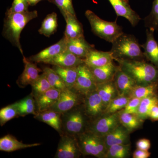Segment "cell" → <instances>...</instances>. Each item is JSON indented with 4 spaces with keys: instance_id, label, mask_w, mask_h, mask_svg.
<instances>
[{
    "instance_id": "277c9868",
    "label": "cell",
    "mask_w": 158,
    "mask_h": 158,
    "mask_svg": "<svg viewBox=\"0 0 158 158\" xmlns=\"http://www.w3.org/2000/svg\"><path fill=\"white\" fill-rule=\"evenodd\" d=\"M85 15L89 21L94 34L108 42L112 43L123 34L122 28L117 24L116 21L104 20L91 10H87Z\"/></svg>"
},
{
    "instance_id": "7c38bea8",
    "label": "cell",
    "mask_w": 158,
    "mask_h": 158,
    "mask_svg": "<svg viewBox=\"0 0 158 158\" xmlns=\"http://www.w3.org/2000/svg\"><path fill=\"white\" fill-rule=\"evenodd\" d=\"M85 96V114L89 117L97 118L104 114V106L96 90Z\"/></svg>"
},
{
    "instance_id": "5b68a950",
    "label": "cell",
    "mask_w": 158,
    "mask_h": 158,
    "mask_svg": "<svg viewBox=\"0 0 158 158\" xmlns=\"http://www.w3.org/2000/svg\"><path fill=\"white\" fill-rule=\"evenodd\" d=\"M77 140L82 154L106 158L108 149L103 137L88 131L77 135Z\"/></svg>"
},
{
    "instance_id": "d6986e66",
    "label": "cell",
    "mask_w": 158,
    "mask_h": 158,
    "mask_svg": "<svg viewBox=\"0 0 158 158\" xmlns=\"http://www.w3.org/2000/svg\"><path fill=\"white\" fill-rule=\"evenodd\" d=\"M155 31L149 29L146 30V41L141 45L144 49L145 59L158 67V44L155 39Z\"/></svg>"
},
{
    "instance_id": "52a82bcc",
    "label": "cell",
    "mask_w": 158,
    "mask_h": 158,
    "mask_svg": "<svg viewBox=\"0 0 158 158\" xmlns=\"http://www.w3.org/2000/svg\"><path fill=\"white\" fill-rule=\"evenodd\" d=\"M120 124L119 112L111 114H103L95 119L88 131L96 135L103 137Z\"/></svg>"
},
{
    "instance_id": "44dd1931",
    "label": "cell",
    "mask_w": 158,
    "mask_h": 158,
    "mask_svg": "<svg viewBox=\"0 0 158 158\" xmlns=\"http://www.w3.org/2000/svg\"><path fill=\"white\" fill-rule=\"evenodd\" d=\"M61 91L56 88H51L35 98L37 113L49 110L59 99Z\"/></svg>"
},
{
    "instance_id": "f35d334b",
    "label": "cell",
    "mask_w": 158,
    "mask_h": 158,
    "mask_svg": "<svg viewBox=\"0 0 158 158\" xmlns=\"http://www.w3.org/2000/svg\"><path fill=\"white\" fill-rule=\"evenodd\" d=\"M52 3L57 6L64 18L68 14L76 15L72 0H52Z\"/></svg>"
},
{
    "instance_id": "836d02e7",
    "label": "cell",
    "mask_w": 158,
    "mask_h": 158,
    "mask_svg": "<svg viewBox=\"0 0 158 158\" xmlns=\"http://www.w3.org/2000/svg\"><path fill=\"white\" fill-rule=\"evenodd\" d=\"M131 99L130 97L118 95L110 102L104 114H111L121 111L124 109Z\"/></svg>"
},
{
    "instance_id": "3957f363",
    "label": "cell",
    "mask_w": 158,
    "mask_h": 158,
    "mask_svg": "<svg viewBox=\"0 0 158 158\" xmlns=\"http://www.w3.org/2000/svg\"><path fill=\"white\" fill-rule=\"evenodd\" d=\"M110 50L113 59L144 60V52L141 46L134 35L123 33L112 43Z\"/></svg>"
},
{
    "instance_id": "5bb4252c",
    "label": "cell",
    "mask_w": 158,
    "mask_h": 158,
    "mask_svg": "<svg viewBox=\"0 0 158 158\" xmlns=\"http://www.w3.org/2000/svg\"><path fill=\"white\" fill-rule=\"evenodd\" d=\"M117 16L125 18L133 27L141 20L139 15L131 8L128 0H109Z\"/></svg>"
},
{
    "instance_id": "74e56055",
    "label": "cell",
    "mask_w": 158,
    "mask_h": 158,
    "mask_svg": "<svg viewBox=\"0 0 158 158\" xmlns=\"http://www.w3.org/2000/svg\"><path fill=\"white\" fill-rule=\"evenodd\" d=\"M19 116L17 108L14 103L2 108L0 110V124L3 126L7 122Z\"/></svg>"
},
{
    "instance_id": "4316f807",
    "label": "cell",
    "mask_w": 158,
    "mask_h": 158,
    "mask_svg": "<svg viewBox=\"0 0 158 158\" xmlns=\"http://www.w3.org/2000/svg\"><path fill=\"white\" fill-rule=\"evenodd\" d=\"M52 68L61 77L66 88H73L77 77V67H62L53 65Z\"/></svg>"
},
{
    "instance_id": "60d3db41",
    "label": "cell",
    "mask_w": 158,
    "mask_h": 158,
    "mask_svg": "<svg viewBox=\"0 0 158 158\" xmlns=\"http://www.w3.org/2000/svg\"><path fill=\"white\" fill-rule=\"evenodd\" d=\"M141 100L137 98H132L123 111L126 113L137 115Z\"/></svg>"
},
{
    "instance_id": "ab89813d",
    "label": "cell",
    "mask_w": 158,
    "mask_h": 158,
    "mask_svg": "<svg viewBox=\"0 0 158 158\" xmlns=\"http://www.w3.org/2000/svg\"><path fill=\"white\" fill-rule=\"evenodd\" d=\"M29 5L27 0H13L12 5L7 11L10 13H22L28 11Z\"/></svg>"
},
{
    "instance_id": "cb8c5ba5",
    "label": "cell",
    "mask_w": 158,
    "mask_h": 158,
    "mask_svg": "<svg viewBox=\"0 0 158 158\" xmlns=\"http://www.w3.org/2000/svg\"><path fill=\"white\" fill-rule=\"evenodd\" d=\"M64 19L66 22L64 33L65 39H74L84 36L83 25L77 19L76 15L68 14Z\"/></svg>"
},
{
    "instance_id": "1f68e13d",
    "label": "cell",
    "mask_w": 158,
    "mask_h": 158,
    "mask_svg": "<svg viewBox=\"0 0 158 158\" xmlns=\"http://www.w3.org/2000/svg\"><path fill=\"white\" fill-rule=\"evenodd\" d=\"M158 81L145 85H137L133 89L130 97L142 99L157 94Z\"/></svg>"
},
{
    "instance_id": "4dcf8cb0",
    "label": "cell",
    "mask_w": 158,
    "mask_h": 158,
    "mask_svg": "<svg viewBox=\"0 0 158 158\" xmlns=\"http://www.w3.org/2000/svg\"><path fill=\"white\" fill-rule=\"evenodd\" d=\"M158 105V95L154 94L141 100L137 116L142 121L149 118L150 113L153 107Z\"/></svg>"
},
{
    "instance_id": "2e32d148",
    "label": "cell",
    "mask_w": 158,
    "mask_h": 158,
    "mask_svg": "<svg viewBox=\"0 0 158 158\" xmlns=\"http://www.w3.org/2000/svg\"><path fill=\"white\" fill-rule=\"evenodd\" d=\"M94 49H95L94 45L87 42L84 36L74 39L66 40L65 51L70 52L79 58L85 59L88 53Z\"/></svg>"
},
{
    "instance_id": "603a6c76",
    "label": "cell",
    "mask_w": 158,
    "mask_h": 158,
    "mask_svg": "<svg viewBox=\"0 0 158 158\" xmlns=\"http://www.w3.org/2000/svg\"><path fill=\"white\" fill-rule=\"evenodd\" d=\"M62 114L53 110H48L37 113L34 118L48 125L61 134L62 128Z\"/></svg>"
},
{
    "instance_id": "9c48e42d",
    "label": "cell",
    "mask_w": 158,
    "mask_h": 158,
    "mask_svg": "<svg viewBox=\"0 0 158 158\" xmlns=\"http://www.w3.org/2000/svg\"><path fill=\"white\" fill-rule=\"evenodd\" d=\"M55 158H77L82 154L77 138L73 135H62Z\"/></svg>"
},
{
    "instance_id": "7a4b0ae2",
    "label": "cell",
    "mask_w": 158,
    "mask_h": 158,
    "mask_svg": "<svg viewBox=\"0 0 158 158\" xmlns=\"http://www.w3.org/2000/svg\"><path fill=\"white\" fill-rule=\"evenodd\" d=\"M122 70L134 79L138 85H149L158 81V67L145 60H115Z\"/></svg>"
},
{
    "instance_id": "8fae6325",
    "label": "cell",
    "mask_w": 158,
    "mask_h": 158,
    "mask_svg": "<svg viewBox=\"0 0 158 158\" xmlns=\"http://www.w3.org/2000/svg\"><path fill=\"white\" fill-rule=\"evenodd\" d=\"M66 39L64 36L56 43L27 59L29 61L33 62L44 63L46 61L54 58L58 54L66 50Z\"/></svg>"
},
{
    "instance_id": "d6a6232c",
    "label": "cell",
    "mask_w": 158,
    "mask_h": 158,
    "mask_svg": "<svg viewBox=\"0 0 158 158\" xmlns=\"http://www.w3.org/2000/svg\"><path fill=\"white\" fill-rule=\"evenodd\" d=\"M130 151V144H115L112 145L108 148L106 158L129 157Z\"/></svg>"
},
{
    "instance_id": "83f0119b",
    "label": "cell",
    "mask_w": 158,
    "mask_h": 158,
    "mask_svg": "<svg viewBox=\"0 0 158 158\" xmlns=\"http://www.w3.org/2000/svg\"><path fill=\"white\" fill-rule=\"evenodd\" d=\"M14 104L19 116H24L29 114L36 115L37 114L36 100L32 93Z\"/></svg>"
},
{
    "instance_id": "8992f818",
    "label": "cell",
    "mask_w": 158,
    "mask_h": 158,
    "mask_svg": "<svg viewBox=\"0 0 158 158\" xmlns=\"http://www.w3.org/2000/svg\"><path fill=\"white\" fill-rule=\"evenodd\" d=\"M78 75L73 90L85 95L96 90L97 84L90 68L85 63L77 66Z\"/></svg>"
},
{
    "instance_id": "f1b7e54d",
    "label": "cell",
    "mask_w": 158,
    "mask_h": 158,
    "mask_svg": "<svg viewBox=\"0 0 158 158\" xmlns=\"http://www.w3.org/2000/svg\"><path fill=\"white\" fill-rule=\"evenodd\" d=\"M58 26L57 15L56 12H52L48 15L43 21L38 32L45 37H50L56 33Z\"/></svg>"
},
{
    "instance_id": "e0dca14e",
    "label": "cell",
    "mask_w": 158,
    "mask_h": 158,
    "mask_svg": "<svg viewBox=\"0 0 158 158\" xmlns=\"http://www.w3.org/2000/svg\"><path fill=\"white\" fill-rule=\"evenodd\" d=\"M85 63L84 59L79 58L70 52L65 51L58 54L44 63L62 67H77Z\"/></svg>"
},
{
    "instance_id": "7402d4cb",
    "label": "cell",
    "mask_w": 158,
    "mask_h": 158,
    "mask_svg": "<svg viewBox=\"0 0 158 158\" xmlns=\"http://www.w3.org/2000/svg\"><path fill=\"white\" fill-rule=\"evenodd\" d=\"M118 68V65L116 66L113 62L102 67H89L97 84L113 80Z\"/></svg>"
},
{
    "instance_id": "6da1fadb",
    "label": "cell",
    "mask_w": 158,
    "mask_h": 158,
    "mask_svg": "<svg viewBox=\"0 0 158 158\" xmlns=\"http://www.w3.org/2000/svg\"><path fill=\"white\" fill-rule=\"evenodd\" d=\"M38 16L37 10L22 13H10L6 11L2 31L3 37L19 50L23 56L20 38L22 31L31 21Z\"/></svg>"
},
{
    "instance_id": "e575fe53",
    "label": "cell",
    "mask_w": 158,
    "mask_h": 158,
    "mask_svg": "<svg viewBox=\"0 0 158 158\" xmlns=\"http://www.w3.org/2000/svg\"><path fill=\"white\" fill-rule=\"evenodd\" d=\"M31 86L32 89L31 93L35 98L44 93L47 90L52 88L43 73L40 75L39 77Z\"/></svg>"
},
{
    "instance_id": "9a60e30c",
    "label": "cell",
    "mask_w": 158,
    "mask_h": 158,
    "mask_svg": "<svg viewBox=\"0 0 158 158\" xmlns=\"http://www.w3.org/2000/svg\"><path fill=\"white\" fill-rule=\"evenodd\" d=\"M23 62L24 63V69L17 81L18 85L22 88L32 85L39 77V73L42 71L33 62L29 61L24 56Z\"/></svg>"
},
{
    "instance_id": "b9f144b4",
    "label": "cell",
    "mask_w": 158,
    "mask_h": 158,
    "mask_svg": "<svg viewBox=\"0 0 158 158\" xmlns=\"http://www.w3.org/2000/svg\"><path fill=\"white\" fill-rule=\"evenodd\" d=\"M136 146L137 149L148 151L151 147L150 141L146 138L139 139L136 143Z\"/></svg>"
},
{
    "instance_id": "d590c367",
    "label": "cell",
    "mask_w": 158,
    "mask_h": 158,
    "mask_svg": "<svg viewBox=\"0 0 158 158\" xmlns=\"http://www.w3.org/2000/svg\"><path fill=\"white\" fill-rule=\"evenodd\" d=\"M43 73L45 74L52 88L61 90L67 88L61 77L52 68L44 67L43 69Z\"/></svg>"
},
{
    "instance_id": "ffe728a7",
    "label": "cell",
    "mask_w": 158,
    "mask_h": 158,
    "mask_svg": "<svg viewBox=\"0 0 158 158\" xmlns=\"http://www.w3.org/2000/svg\"><path fill=\"white\" fill-rule=\"evenodd\" d=\"M129 132L122 125L120 124L103 137L106 147L108 149L115 144H130Z\"/></svg>"
},
{
    "instance_id": "8d00e7d4",
    "label": "cell",
    "mask_w": 158,
    "mask_h": 158,
    "mask_svg": "<svg viewBox=\"0 0 158 158\" xmlns=\"http://www.w3.org/2000/svg\"><path fill=\"white\" fill-rule=\"evenodd\" d=\"M145 27L155 31L158 28V0H154L149 15L144 19Z\"/></svg>"
},
{
    "instance_id": "f546056e",
    "label": "cell",
    "mask_w": 158,
    "mask_h": 158,
    "mask_svg": "<svg viewBox=\"0 0 158 158\" xmlns=\"http://www.w3.org/2000/svg\"><path fill=\"white\" fill-rule=\"evenodd\" d=\"M119 118L121 124L130 133L140 127L143 122L136 114L126 113L122 110L119 111Z\"/></svg>"
},
{
    "instance_id": "7bdbcfd3",
    "label": "cell",
    "mask_w": 158,
    "mask_h": 158,
    "mask_svg": "<svg viewBox=\"0 0 158 158\" xmlns=\"http://www.w3.org/2000/svg\"><path fill=\"white\" fill-rule=\"evenodd\" d=\"M151 153L148 151L137 149L133 154L134 158H148L150 156Z\"/></svg>"
},
{
    "instance_id": "ba28073f",
    "label": "cell",
    "mask_w": 158,
    "mask_h": 158,
    "mask_svg": "<svg viewBox=\"0 0 158 158\" xmlns=\"http://www.w3.org/2000/svg\"><path fill=\"white\" fill-rule=\"evenodd\" d=\"M63 114L62 127L67 134L74 136L84 132L85 117L81 110L73 109Z\"/></svg>"
},
{
    "instance_id": "ac0fdd59",
    "label": "cell",
    "mask_w": 158,
    "mask_h": 158,
    "mask_svg": "<svg viewBox=\"0 0 158 158\" xmlns=\"http://www.w3.org/2000/svg\"><path fill=\"white\" fill-rule=\"evenodd\" d=\"M84 60L88 67L96 68L108 65L114 59L110 52L99 51L94 49L88 53Z\"/></svg>"
},
{
    "instance_id": "ee69618b",
    "label": "cell",
    "mask_w": 158,
    "mask_h": 158,
    "mask_svg": "<svg viewBox=\"0 0 158 158\" xmlns=\"http://www.w3.org/2000/svg\"><path fill=\"white\" fill-rule=\"evenodd\" d=\"M149 118L153 121H158V105L153 107L150 113Z\"/></svg>"
},
{
    "instance_id": "4fadbf2b",
    "label": "cell",
    "mask_w": 158,
    "mask_h": 158,
    "mask_svg": "<svg viewBox=\"0 0 158 158\" xmlns=\"http://www.w3.org/2000/svg\"><path fill=\"white\" fill-rule=\"evenodd\" d=\"M113 80L117 93L120 96L130 97L133 89L138 85L135 81L122 70L119 66Z\"/></svg>"
},
{
    "instance_id": "484cf974",
    "label": "cell",
    "mask_w": 158,
    "mask_h": 158,
    "mask_svg": "<svg viewBox=\"0 0 158 158\" xmlns=\"http://www.w3.org/2000/svg\"><path fill=\"white\" fill-rule=\"evenodd\" d=\"M96 90L102 99L105 110L111 100L118 95L114 80L97 84Z\"/></svg>"
},
{
    "instance_id": "30bf717a",
    "label": "cell",
    "mask_w": 158,
    "mask_h": 158,
    "mask_svg": "<svg viewBox=\"0 0 158 158\" xmlns=\"http://www.w3.org/2000/svg\"><path fill=\"white\" fill-rule=\"evenodd\" d=\"M80 95L73 89L66 88L61 90L59 99L49 110L62 114L66 113L76 107L80 100Z\"/></svg>"
},
{
    "instance_id": "f6af8a7d",
    "label": "cell",
    "mask_w": 158,
    "mask_h": 158,
    "mask_svg": "<svg viewBox=\"0 0 158 158\" xmlns=\"http://www.w3.org/2000/svg\"><path fill=\"white\" fill-rule=\"evenodd\" d=\"M42 1H48L52 3V0H27L30 6H34Z\"/></svg>"
},
{
    "instance_id": "d4e9b609",
    "label": "cell",
    "mask_w": 158,
    "mask_h": 158,
    "mask_svg": "<svg viewBox=\"0 0 158 158\" xmlns=\"http://www.w3.org/2000/svg\"><path fill=\"white\" fill-rule=\"evenodd\" d=\"M40 143L26 144L19 141L14 136L8 135L0 138V150L6 152H12L25 148L36 147Z\"/></svg>"
}]
</instances>
